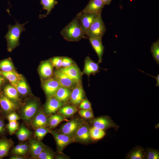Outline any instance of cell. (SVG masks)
<instances>
[{"label": "cell", "mask_w": 159, "mask_h": 159, "mask_svg": "<svg viewBox=\"0 0 159 159\" xmlns=\"http://www.w3.org/2000/svg\"><path fill=\"white\" fill-rule=\"evenodd\" d=\"M63 38L69 42H77L85 35L80 22L76 17L66 26L61 31Z\"/></svg>", "instance_id": "obj_1"}, {"label": "cell", "mask_w": 159, "mask_h": 159, "mask_svg": "<svg viewBox=\"0 0 159 159\" xmlns=\"http://www.w3.org/2000/svg\"><path fill=\"white\" fill-rule=\"evenodd\" d=\"M15 21L14 25H8V30L4 36L7 42L8 50L10 52L19 45L21 34L22 32L25 31L24 26L28 22L20 24L18 21Z\"/></svg>", "instance_id": "obj_2"}, {"label": "cell", "mask_w": 159, "mask_h": 159, "mask_svg": "<svg viewBox=\"0 0 159 159\" xmlns=\"http://www.w3.org/2000/svg\"><path fill=\"white\" fill-rule=\"evenodd\" d=\"M106 31L105 24L99 14L88 29L86 36L90 37L102 38Z\"/></svg>", "instance_id": "obj_3"}, {"label": "cell", "mask_w": 159, "mask_h": 159, "mask_svg": "<svg viewBox=\"0 0 159 159\" xmlns=\"http://www.w3.org/2000/svg\"><path fill=\"white\" fill-rule=\"evenodd\" d=\"M84 122L79 118H73L67 121L59 129L60 132L73 137L79 127Z\"/></svg>", "instance_id": "obj_4"}, {"label": "cell", "mask_w": 159, "mask_h": 159, "mask_svg": "<svg viewBox=\"0 0 159 159\" xmlns=\"http://www.w3.org/2000/svg\"><path fill=\"white\" fill-rule=\"evenodd\" d=\"M54 77L60 86L71 90L78 85H82L70 78L59 69L54 72Z\"/></svg>", "instance_id": "obj_5"}, {"label": "cell", "mask_w": 159, "mask_h": 159, "mask_svg": "<svg viewBox=\"0 0 159 159\" xmlns=\"http://www.w3.org/2000/svg\"><path fill=\"white\" fill-rule=\"evenodd\" d=\"M49 132L53 135L55 140L58 152L62 153L64 148L69 144L75 142L73 137L61 132L50 130Z\"/></svg>", "instance_id": "obj_6"}, {"label": "cell", "mask_w": 159, "mask_h": 159, "mask_svg": "<svg viewBox=\"0 0 159 159\" xmlns=\"http://www.w3.org/2000/svg\"><path fill=\"white\" fill-rule=\"evenodd\" d=\"M92 126L104 130L111 127L117 129L118 126L108 116H100L91 119Z\"/></svg>", "instance_id": "obj_7"}, {"label": "cell", "mask_w": 159, "mask_h": 159, "mask_svg": "<svg viewBox=\"0 0 159 159\" xmlns=\"http://www.w3.org/2000/svg\"><path fill=\"white\" fill-rule=\"evenodd\" d=\"M99 14H93L81 11L77 14L76 17L80 22L85 35L91 24Z\"/></svg>", "instance_id": "obj_8"}, {"label": "cell", "mask_w": 159, "mask_h": 159, "mask_svg": "<svg viewBox=\"0 0 159 159\" xmlns=\"http://www.w3.org/2000/svg\"><path fill=\"white\" fill-rule=\"evenodd\" d=\"M90 127L84 122L79 127L73 138L75 142L87 143L91 140L90 135Z\"/></svg>", "instance_id": "obj_9"}, {"label": "cell", "mask_w": 159, "mask_h": 159, "mask_svg": "<svg viewBox=\"0 0 159 159\" xmlns=\"http://www.w3.org/2000/svg\"><path fill=\"white\" fill-rule=\"evenodd\" d=\"M59 69L72 80L82 84L83 74L76 64L68 67H61Z\"/></svg>", "instance_id": "obj_10"}, {"label": "cell", "mask_w": 159, "mask_h": 159, "mask_svg": "<svg viewBox=\"0 0 159 159\" xmlns=\"http://www.w3.org/2000/svg\"><path fill=\"white\" fill-rule=\"evenodd\" d=\"M65 105V103L59 101L54 97L49 98L45 105L44 112L46 115L54 114Z\"/></svg>", "instance_id": "obj_11"}, {"label": "cell", "mask_w": 159, "mask_h": 159, "mask_svg": "<svg viewBox=\"0 0 159 159\" xmlns=\"http://www.w3.org/2000/svg\"><path fill=\"white\" fill-rule=\"evenodd\" d=\"M60 86L54 78H50L46 80L43 87L47 96L49 98L53 97Z\"/></svg>", "instance_id": "obj_12"}, {"label": "cell", "mask_w": 159, "mask_h": 159, "mask_svg": "<svg viewBox=\"0 0 159 159\" xmlns=\"http://www.w3.org/2000/svg\"><path fill=\"white\" fill-rule=\"evenodd\" d=\"M38 109L37 103L34 101L28 103L23 108L22 116L25 121L30 120L36 115Z\"/></svg>", "instance_id": "obj_13"}, {"label": "cell", "mask_w": 159, "mask_h": 159, "mask_svg": "<svg viewBox=\"0 0 159 159\" xmlns=\"http://www.w3.org/2000/svg\"><path fill=\"white\" fill-rule=\"evenodd\" d=\"M85 92L82 85H78L71 90L69 100L74 105H79L85 98Z\"/></svg>", "instance_id": "obj_14"}, {"label": "cell", "mask_w": 159, "mask_h": 159, "mask_svg": "<svg viewBox=\"0 0 159 159\" xmlns=\"http://www.w3.org/2000/svg\"><path fill=\"white\" fill-rule=\"evenodd\" d=\"M99 63L92 60L90 57H87L84 60L83 74L86 75L89 78L91 74L95 75L100 72Z\"/></svg>", "instance_id": "obj_15"}, {"label": "cell", "mask_w": 159, "mask_h": 159, "mask_svg": "<svg viewBox=\"0 0 159 159\" xmlns=\"http://www.w3.org/2000/svg\"><path fill=\"white\" fill-rule=\"evenodd\" d=\"M105 5L101 0H90L86 6L81 11L99 14L101 13Z\"/></svg>", "instance_id": "obj_16"}, {"label": "cell", "mask_w": 159, "mask_h": 159, "mask_svg": "<svg viewBox=\"0 0 159 159\" xmlns=\"http://www.w3.org/2000/svg\"><path fill=\"white\" fill-rule=\"evenodd\" d=\"M88 38L92 46L98 56V63H101L105 49L102 43V38L94 37H90Z\"/></svg>", "instance_id": "obj_17"}, {"label": "cell", "mask_w": 159, "mask_h": 159, "mask_svg": "<svg viewBox=\"0 0 159 159\" xmlns=\"http://www.w3.org/2000/svg\"><path fill=\"white\" fill-rule=\"evenodd\" d=\"M0 105L6 112H13L17 108L16 104L5 95H0Z\"/></svg>", "instance_id": "obj_18"}, {"label": "cell", "mask_w": 159, "mask_h": 159, "mask_svg": "<svg viewBox=\"0 0 159 159\" xmlns=\"http://www.w3.org/2000/svg\"><path fill=\"white\" fill-rule=\"evenodd\" d=\"M48 118L44 112L40 111L34 116L32 122V125L35 128L46 127L48 125Z\"/></svg>", "instance_id": "obj_19"}, {"label": "cell", "mask_w": 159, "mask_h": 159, "mask_svg": "<svg viewBox=\"0 0 159 159\" xmlns=\"http://www.w3.org/2000/svg\"><path fill=\"white\" fill-rule=\"evenodd\" d=\"M53 67L50 60L43 62L39 69L41 77L45 79L50 78L53 73Z\"/></svg>", "instance_id": "obj_20"}, {"label": "cell", "mask_w": 159, "mask_h": 159, "mask_svg": "<svg viewBox=\"0 0 159 159\" xmlns=\"http://www.w3.org/2000/svg\"><path fill=\"white\" fill-rule=\"evenodd\" d=\"M45 148L41 142L35 140H31L29 148L31 156L34 158H36Z\"/></svg>", "instance_id": "obj_21"}, {"label": "cell", "mask_w": 159, "mask_h": 159, "mask_svg": "<svg viewBox=\"0 0 159 159\" xmlns=\"http://www.w3.org/2000/svg\"><path fill=\"white\" fill-rule=\"evenodd\" d=\"M0 75L8 80L15 88L18 82L22 78L20 74L14 71L5 72L0 70Z\"/></svg>", "instance_id": "obj_22"}, {"label": "cell", "mask_w": 159, "mask_h": 159, "mask_svg": "<svg viewBox=\"0 0 159 159\" xmlns=\"http://www.w3.org/2000/svg\"><path fill=\"white\" fill-rule=\"evenodd\" d=\"M71 92V90L60 86L54 97L65 103L69 100Z\"/></svg>", "instance_id": "obj_23"}, {"label": "cell", "mask_w": 159, "mask_h": 159, "mask_svg": "<svg viewBox=\"0 0 159 159\" xmlns=\"http://www.w3.org/2000/svg\"><path fill=\"white\" fill-rule=\"evenodd\" d=\"M56 0H40V3L42 6V10L47 11L46 13L39 15V18L46 17L51 13L56 5L58 4Z\"/></svg>", "instance_id": "obj_24"}, {"label": "cell", "mask_w": 159, "mask_h": 159, "mask_svg": "<svg viewBox=\"0 0 159 159\" xmlns=\"http://www.w3.org/2000/svg\"><path fill=\"white\" fill-rule=\"evenodd\" d=\"M12 144L10 140L6 138L0 139V159L7 155Z\"/></svg>", "instance_id": "obj_25"}, {"label": "cell", "mask_w": 159, "mask_h": 159, "mask_svg": "<svg viewBox=\"0 0 159 159\" xmlns=\"http://www.w3.org/2000/svg\"><path fill=\"white\" fill-rule=\"evenodd\" d=\"M4 92L5 95L13 101L17 102L19 100V93L13 85L6 86L4 89Z\"/></svg>", "instance_id": "obj_26"}, {"label": "cell", "mask_w": 159, "mask_h": 159, "mask_svg": "<svg viewBox=\"0 0 159 159\" xmlns=\"http://www.w3.org/2000/svg\"><path fill=\"white\" fill-rule=\"evenodd\" d=\"M68 120L66 117L61 115L59 114H53L48 118V125L50 128H54L61 122Z\"/></svg>", "instance_id": "obj_27"}, {"label": "cell", "mask_w": 159, "mask_h": 159, "mask_svg": "<svg viewBox=\"0 0 159 159\" xmlns=\"http://www.w3.org/2000/svg\"><path fill=\"white\" fill-rule=\"evenodd\" d=\"M77 111V108L74 106L65 105L59 109L57 112L58 114L61 115L66 118L72 116Z\"/></svg>", "instance_id": "obj_28"}, {"label": "cell", "mask_w": 159, "mask_h": 159, "mask_svg": "<svg viewBox=\"0 0 159 159\" xmlns=\"http://www.w3.org/2000/svg\"><path fill=\"white\" fill-rule=\"evenodd\" d=\"M89 132L91 139L94 141L102 139L106 135L104 130L93 126L90 128Z\"/></svg>", "instance_id": "obj_29"}, {"label": "cell", "mask_w": 159, "mask_h": 159, "mask_svg": "<svg viewBox=\"0 0 159 159\" xmlns=\"http://www.w3.org/2000/svg\"><path fill=\"white\" fill-rule=\"evenodd\" d=\"M31 134V132L25 127L22 126L19 129L16 133L18 139L23 141L27 139Z\"/></svg>", "instance_id": "obj_30"}, {"label": "cell", "mask_w": 159, "mask_h": 159, "mask_svg": "<svg viewBox=\"0 0 159 159\" xmlns=\"http://www.w3.org/2000/svg\"><path fill=\"white\" fill-rule=\"evenodd\" d=\"M16 88L19 93L23 95L26 94L29 90L26 82L22 78L18 83Z\"/></svg>", "instance_id": "obj_31"}, {"label": "cell", "mask_w": 159, "mask_h": 159, "mask_svg": "<svg viewBox=\"0 0 159 159\" xmlns=\"http://www.w3.org/2000/svg\"><path fill=\"white\" fill-rule=\"evenodd\" d=\"M151 52L154 60L159 64V40L158 39L153 42L150 49Z\"/></svg>", "instance_id": "obj_32"}, {"label": "cell", "mask_w": 159, "mask_h": 159, "mask_svg": "<svg viewBox=\"0 0 159 159\" xmlns=\"http://www.w3.org/2000/svg\"><path fill=\"white\" fill-rule=\"evenodd\" d=\"M14 66L9 59H5L0 62V70L9 72L14 71Z\"/></svg>", "instance_id": "obj_33"}, {"label": "cell", "mask_w": 159, "mask_h": 159, "mask_svg": "<svg viewBox=\"0 0 159 159\" xmlns=\"http://www.w3.org/2000/svg\"><path fill=\"white\" fill-rule=\"evenodd\" d=\"M54 158V152L45 148L36 158L39 159H53Z\"/></svg>", "instance_id": "obj_34"}, {"label": "cell", "mask_w": 159, "mask_h": 159, "mask_svg": "<svg viewBox=\"0 0 159 159\" xmlns=\"http://www.w3.org/2000/svg\"><path fill=\"white\" fill-rule=\"evenodd\" d=\"M49 132L50 130L46 127L37 128L35 132V136L38 140H41Z\"/></svg>", "instance_id": "obj_35"}, {"label": "cell", "mask_w": 159, "mask_h": 159, "mask_svg": "<svg viewBox=\"0 0 159 159\" xmlns=\"http://www.w3.org/2000/svg\"><path fill=\"white\" fill-rule=\"evenodd\" d=\"M78 114L81 117L85 119H91L94 118L92 110L80 109Z\"/></svg>", "instance_id": "obj_36"}, {"label": "cell", "mask_w": 159, "mask_h": 159, "mask_svg": "<svg viewBox=\"0 0 159 159\" xmlns=\"http://www.w3.org/2000/svg\"><path fill=\"white\" fill-rule=\"evenodd\" d=\"M130 159H143L144 156L143 150L141 149H138L132 151L129 155Z\"/></svg>", "instance_id": "obj_37"}, {"label": "cell", "mask_w": 159, "mask_h": 159, "mask_svg": "<svg viewBox=\"0 0 159 159\" xmlns=\"http://www.w3.org/2000/svg\"><path fill=\"white\" fill-rule=\"evenodd\" d=\"M7 127L10 135H11L18 129L19 124L17 121H9Z\"/></svg>", "instance_id": "obj_38"}, {"label": "cell", "mask_w": 159, "mask_h": 159, "mask_svg": "<svg viewBox=\"0 0 159 159\" xmlns=\"http://www.w3.org/2000/svg\"><path fill=\"white\" fill-rule=\"evenodd\" d=\"M75 62L71 58L66 57H62V67H67L75 64Z\"/></svg>", "instance_id": "obj_39"}, {"label": "cell", "mask_w": 159, "mask_h": 159, "mask_svg": "<svg viewBox=\"0 0 159 159\" xmlns=\"http://www.w3.org/2000/svg\"><path fill=\"white\" fill-rule=\"evenodd\" d=\"M62 58L61 57H54L50 61L54 67L59 69L62 67Z\"/></svg>", "instance_id": "obj_40"}, {"label": "cell", "mask_w": 159, "mask_h": 159, "mask_svg": "<svg viewBox=\"0 0 159 159\" xmlns=\"http://www.w3.org/2000/svg\"><path fill=\"white\" fill-rule=\"evenodd\" d=\"M79 108L81 110H92L91 103L87 99L84 98L79 105Z\"/></svg>", "instance_id": "obj_41"}, {"label": "cell", "mask_w": 159, "mask_h": 159, "mask_svg": "<svg viewBox=\"0 0 159 159\" xmlns=\"http://www.w3.org/2000/svg\"><path fill=\"white\" fill-rule=\"evenodd\" d=\"M147 156L148 159H158L159 153L157 151L151 150L148 152Z\"/></svg>", "instance_id": "obj_42"}, {"label": "cell", "mask_w": 159, "mask_h": 159, "mask_svg": "<svg viewBox=\"0 0 159 159\" xmlns=\"http://www.w3.org/2000/svg\"><path fill=\"white\" fill-rule=\"evenodd\" d=\"M29 149L28 145L26 144H21V147L16 155H23L25 154Z\"/></svg>", "instance_id": "obj_43"}, {"label": "cell", "mask_w": 159, "mask_h": 159, "mask_svg": "<svg viewBox=\"0 0 159 159\" xmlns=\"http://www.w3.org/2000/svg\"><path fill=\"white\" fill-rule=\"evenodd\" d=\"M7 118L9 121H17L19 119V116L15 112H12L7 116Z\"/></svg>", "instance_id": "obj_44"}, {"label": "cell", "mask_w": 159, "mask_h": 159, "mask_svg": "<svg viewBox=\"0 0 159 159\" xmlns=\"http://www.w3.org/2000/svg\"><path fill=\"white\" fill-rule=\"evenodd\" d=\"M5 130L4 122L1 120H0V134L4 132Z\"/></svg>", "instance_id": "obj_45"}, {"label": "cell", "mask_w": 159, "mask_h": 159, "mask_svg": "<svg viewBox=\"0 0 159 159\" xmlns=\"http://www.w3.org/2000/svg\"><path fill=\"white\" fill-rule=\"evenodd\" d=\"M149 74V75H150V76H151L152 77H153V78H155L156 79L157 82L155 85V86L157 87H159V74H158L156 77H155V76H152L150 74Z\"/></svg>", "instance_id": "obj_46"}, {"label": "cell", "mask_w": 159, "mask_h": 159, "mask_svg": "<svg viewBox=\"0 0 159 159\" xmlns=\"http://www.w3.org/2000/svg\"><path fill=\"white\" fill-rule=\"evenodd\" d=\"M24 158L19 155H16L12 156L10 158V159H23Z\"/></svg>", "instance_id": "obj_47"}, {"label": "cell", "mask_w": 159, "mask_h": 159, "mask_svg": "<svg viewBox=\"0 0 159 159\" xmlns=\"http://www.w3.org/2000/svg\"><path fill=\"white\" fill-rule=\"evenodd\" d=\"M4 77H3V76L1 75H0V88L1 87L3 83V82H4Z\"/></svg>", "instance_id": "obj_48"}, {"label": "cell", "mask_w": 159, "mask_h": 159, "mask_svg": "<svg viewBox=\"0 0 159 159\" xmlns=\"http://www.w3.org/2000/svg\"><path fill=\"white\" fill-rule=\"evenodd\" d=\"M105 5H109L110 4L112 0H101Z\"/></svg>", "instance_id": "obj_49"}, {"label": "cell", "mask_w": 159, "mask_h": 159, "mask_svg": "<svg viewBox=\"0 0 159 159\" xmlns=\"http://www.w3.org/2000/svg\"></svg>", "instance_id": "obj_50"}, {"label": "cell", "mask_w": 159, "mask_h": 159, "mask_svg": "<svg viewBox=\"0 0 159 159\" xmlns=\"http://www.w3.org/2000/svg\"><path fill=\"white\" fill-rule=\"evenodd\" d=\"M9 1V0H8Z\"/></svg>", "instance_id": "obj_51"}]
</instances>
